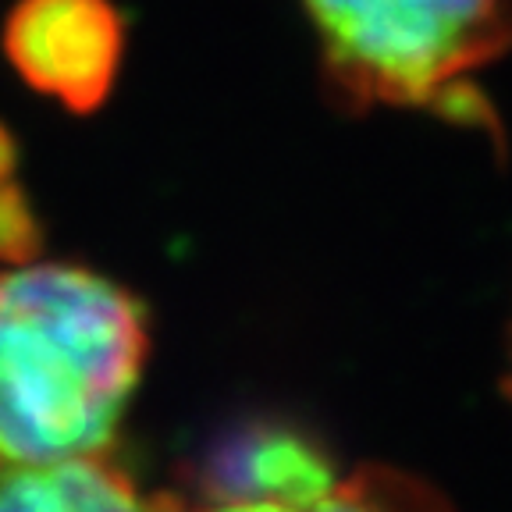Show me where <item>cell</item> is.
Listing matches in <instances>:
<instances>
[{"instance_id": "4", "label": "cell", "mask_w": 512, "mask_h": 512, "mask_svg": "<svg viewBox=\"0 0 512 512\" xmlns=\"http://www.w3.org/2000/svg\"><path fill=\"white\" fill-rule=\"evenodd\" d=\"M335 484V463L310 431L264 416L217 434L196 466V488L217 505L310 502Z\"/></svg>"}, {"instance_id": "2", "label": "cell", "mask_w": 512, "mask_h": 512, "mask_svg": "<svg viewBox=\"0 0 512 512\" xmlns=\"http://www.w3.org/2000/svg\"><path fill=\"white\" fill-rule=\"evenodd\" d=\"M349 107H434L512 47V0H303Z\"/></svg>"}, {"instance_id": "5", "label": "cell", "mask_w": 512, "mask_h": 512, "mask_svg": "<svg viewBox=\"0 0 512 512\" xmlns=\"http://www.w3.org/2000/svg\"><path fill=\"white\" fill-rule=\"evenodd\" d=\"M0 512H157L121 466L79 456L0 473Z\"/></svg>"}, {"instance_id": "1", "label": "cell", "mask_w": 512, "mask_h": 512, "mask_svg": "<svg viewBox=\"0 0 512 512\" xmlns=\"http://www.w3.org/2000/svg\"><path fill=\"white\" fill-rule=\"evenodd\" d=\"M146 310L75 264L0 271V459L100 456L143 374Z\"/></svg>"}, {"instance_id": "7", "label": "cell", "mask_w": 512, "mask_h": 512, "mask_svg": "<svg viewBox=\"0 0 512 512\" xmlns=\"http://www.w3.org/2000/svg\"><path fill=\"white\" fill-rule=\"evenodd\" d=\"M43 253V221L15 182L0 185V264L29 267Z\"/></svg>"}, {"instance_id": "3", "label": "cell", "mask_w": 512, "mask_h": 512, "mask_svg": "<svg viewBox=\"0 0 512 512\" xmlns=\"http://www.w3.org/2000/svg\"><path fill=\"white\" fill-rule=\"evenodd\" d=\"M4 54L36 93L93 114L118 82L125 18L114 0H18L4 22Z\"/></svg>"}, {"instance_id": "6", "label": "cell", "mask_w": 512, "mask_h": 512, "mask_svg": "<svg viewBox=\"0 0 512 512\" xmlns=\"http://www.w3.org/2000/svg\"><path fill=\"white\" fill-rule=\"evenodd\" d=\"M210 512H445L434 495L413 480H402L384 470H363L345 484H335L328 495L288 505H217Z\"/></svg>"}, {"instance_id": "9", "label": "cell", "mask_w": 512, "mask_h": 512, "mask_svg": "<svg viewBox=\"0 0 512 512\" xmlns=\"http://www.w3.org/2000/svg\"><path fill=\"white\" fill-rule=\"evenodd\" d=\"M509 392H512V374H509Z\"/></svg>"}, {"instance_id": "8", "label": "cell", "mask_w": 512, "mask_h": 512, "mask_svg": "<svg viewBox=\"0 0 512 512\" xmlns=\"http://www.w3.org/2000/svg\"><path fill=\"white\" fill-rule=\"evenodd\" d=\"M18 164V146H15V136H11V128L0 121V185L11 182V171Z\"/></svg>"}]
</instances>
